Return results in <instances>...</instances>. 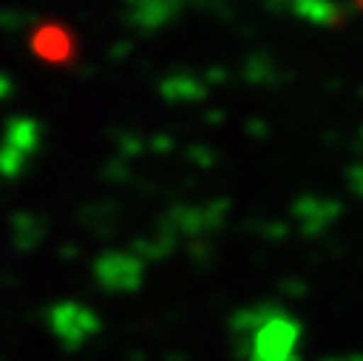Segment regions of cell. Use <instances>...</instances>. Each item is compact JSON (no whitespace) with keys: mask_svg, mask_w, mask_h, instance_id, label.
I'll use <instances>...</instances> for the list:
<instances>
[{"mask_svg":"<svg viewBox=\"0 0 363 361\" xmlns=\"http://www.w3.org/2000/svg\"><path fill=\"white\" fill-rule=\"evenodd\" d=\"M360 3H363V0H360Z\"/></svg>","mask_w":363,"mask_h":361,"instance_id":"6da1fadb","label":"cell"}]
</instances>
